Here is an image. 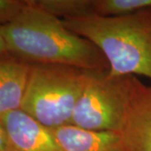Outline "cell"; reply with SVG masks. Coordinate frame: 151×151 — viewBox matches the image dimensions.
<instances>
[{
  "instance_id": "obj_1",
  "label": "cell",
  "mask_w": 151,
  "mask_h": 151,
  "mask_svg": "<svg viewBox=\"0 0 151 151\" xmlns=\"http://www.w3.org/2000/svg\"><path fill=\"white\" fill-rule=\"evenodd\" d=\"M7 51L29 64H55L86 70H109L102 52L38 7L33 0L13 20L1 25Z\"/></svg>"
},
{
  "instance_id": "obj_2",
  "label": "cell",
  "mask_w": 151,
  "mask_h": 151,
  "mask_svg": "<svg viewBox=\"0 0 151 151\" xmlns=\"http://www.w3.org/2000/svg\"><path fill=\"white\" fill-rule=\"evenodd\" d=\"M62 21L102 52L110 75L151 79V8L127 15H92Z\"/></svg>"
},
{
  "instance_id": "obj_3",
  "label": "cell",
  "mask_w": 151,
  "mask_h": 151,
  "mask_svg": "<svg viewBox=\"0 0 151 151\" xmlns=\"http://www.w3.org/2000/svg\"><path fill=\"white\" fill-rule=\"evenodd\" d=\"M87 70L55 64H31L21 109L46 128L70 124Z\"/></svg>"
},
{
  "instance_id": "obj_4",
  "label": "cell",
  "mask_w": 151,
  "mask_h": 151,
  "mask_svg": "<svg viewBox=\"0 0 151 151\" xmlns=\"http://www.w3.org/2000/svg\"><path fill=\"white\" fill-rule=\"evenodd\" d=\"M128 80L129 76H112L108 70H87L70 124L92 131L119 133L124 122Z\"/></svg>"
},
{
  "instance_id": "obj_5",
  "label": "cell",
  "mask_w": 151,
  "mask_h": 151,
  "mask_svg": "<svg viewBox=\"0 0 151 151\" xmlns=\"http://www.w3.org/2000/svg\"><path fill=\"white\" fill-rule=\"evenodd\" d=\"M119 134L125 151H151V86L129 76L124 122Z\"/></svg>"
},
{
  "instance_id": "obj_6",
  "label": "cell",
  "mask_w": 151,
  "mask_h": 151,
  "mask_svg": "<svg viewBox=\"0 0 151 151\" xmlns=\"http://www.w3.org/2000/svg\"><path fill=\"white\" fill-rule=\"evenodd\" d=\"M9 151H62L52 130L21 109L0 116Z\"/></svg>"
},
{
  "instance_id": "obj_7",
  "label": "cell",
  "mask_w": 151,
  "mask_h": 151,
  "mask_svg": "<svg viewBox=\"0 0 151 151\" xmlns=\"http://www.w3.org/2000/svg\"><path fill=\"white\" fill-rule=\"evenodd\" d=\"M31 64L9 53L0 55V116L21 108Z\"/></svg>"
},
{
  "instance_id": "obj_8",
  "label": "cell",
  "mask_w": 151,
  "mask_h": 151,
  "mask_svg": "<svg viewBox=\"0 0 151 151\" xmlns=\"http://www.w3.org/2000/svg\"><path fill=\"white\" fill-rule=\"evenodd\" d=\"M51 130L62 151H125L118 132L92 131L72 124Z\"/></svg>"
},
{
  "instance_id": "obj_9",
  "label": "cell",
  "mask_w": 151,
  "mask_h": 151,
  "mask_svg": "<svg viewBox=\"0 0 151 151\" xmlns=\"http://www.w3.org/2000/svg\"><path fill=\"white\" fill-rule=\"evenodd\" d=\"M35 4L62 20L97 15L95 0H36Z\"/></svg>"
},
{
  "instance_id": "obj_10",
  "label": "cell",
  "mask_w": 151,
  "mask_h": 151,
  "mask_svg": "<svg viewBox=\"0 0 151 151\" xmlns=\"http://www.w3.org/2000/svg\"><path fill=\"white\" fill-rule=\"evenodd\" d=\"M151 8V0H95L96 14L120 16Z\"/></svg>"
},
{
  "instance_id": "obj_11",
  "label": "cell",
  "mask_w": 151,
  "mask_h": 151,
  "mask_svg": "<svg viewBox=\"0 0 151 151\" xmlns=\"http://www.w3.org/2000/svg\"><path fill=\"white\" fill-rule=\"evenodd\" d=\"M28 4V0H0V25L9 24Z\"/></svg>"
},
{
  "instance_id": "obj_12",
  "label": "cell",
  "mask_w": 151,
  "mask_h": 151,
  "mask_svg": "<svg viewBox=\"0 0 151 151\" xmlns=\"http://www.w3.org/2000/svg\"><path fill=\"white\" fill-rule=\"evenodd\" d=\"M0 151H9V141L5 129L0 121Z\"/></svg>"
},
{
  "instance_id": "obj_13",
  "label": "cell",
  "mask_w": 151,
  "mask_h": 151,
  "mask_svg": "<svg viewBox=\"0 0 151 151\" xmlns=\"http://www.w3.org/2000/svg\"><path fill=\"white\" fill-rule=\"evenodd\" d=\"M7 47H6V44L4 37H3V35L1 32V25H0V55L5 54L7 53Z\"/></svg>"
}]
</instances>
